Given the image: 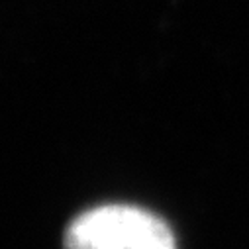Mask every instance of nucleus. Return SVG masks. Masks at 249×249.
<instances>
[{"label": "nucleus", "mask_w": 249, "mask_h": 249, "mask_svg": "<svg viewBox=\"0 0 249 249\" xmlns=\"http://www.w3.org/2000/svg\"><path fill=\"white\" fill-rule=\"evenodd\" d=\"M65 249H177V243L157 214L128 204H106L69 224Z\"/></svg>", "instance_id": "obj_1"}]
</instances>
